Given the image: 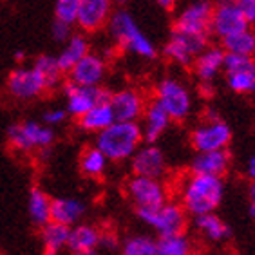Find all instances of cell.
<instances>
[{
	"instance_id": "cell-38",
	"label": "cell",
	"mask_w": 255,
	"mask_h": 255,
	"mask_svg": "<svg viewBox=\"0 0 255 255\" xmlns=\"http://www.w3.org/2000/svg\"><path fill=\"white\" fill-rule=\"evenodd\" d=\"M239 9L243 11V15L246 16V20L254 24L255 22V0H236Z\"/></svg>"
},
{
	"instance_id": "cell-37",
	"label": "cell",
	"mask_w": 255,
	"mask_h": 255,
	"mask_svg": "<svg viewBox=\"0 0 255 255\" xmlns=\"http://www.w3.org/2000/svg\"><path fill=\"white\" fill-rule=\"evenodd\" d=\"M51 33H53V38L56 40V42H67V40L71 38V34H73V25L64 22V20L54 18Z\"/></svg>"
},
{
	"instance_id": "cell-30",
	"label": "cell",
	"mask_w": 255,
	"mask_h": 255,
	"mask_svg": "<svg viewBox=\"0 0 255 255\" xmlns=\"http://www.w3.org/2000/svg\"><path fill=\"white\" fill-rule=\"evenodd\" d=\"M221 47L226 53L246 54V56H255V31L246 27L243 31L226 36L221 40Z\"/></svg>"
},
{
	"instance_id": "cell-16",
	"label": "cell",
	"mask_w": 255,
	"mask_h": 255,
	"mask_svg": "<svg viewBox=\"0 0 255 255\" xmlns=\"http://www.w3.org/2000/svg\"><path fill=\"white\" fill-rule=\"evenodd\" d=\"M107 74V62L102 54L89 51L84 58L78 60L67 71L69 82L78 85H102Z\"/></svg>"
},
{
	"instance_id": "cell-24",
	"label": "cell",
	"mask_w": 255,
	"mask_h": 255,
	"mask_svg": "<svg viewBox=\"0 0 255 255\" xmlns=\"http://www.w3.org/2000/svg\"><path fill=\"white\" fill-rule=\"evenodd\" d=\"M116 122L113 113V107L109 102L96 103L94 107H91L85 114H82L78 118V125L82 130L85 132L98 134L100 130H103L105 127H109L111 123Z\"/></svg>"
},
{
	"instance_id": "cell-12",
	"label": "cell",
	"mask_w": 255,
	"mask_h": 255,
	"mask_svg": "<svg viewBox=\"0 0 255 255\" xmlns=\"http://www.w3.org/2000/svg\"><path fill=\"white\" fill-rule=\"evenodd\" d=\"M65 109L73 118L78 120L96 103H103L111 100V91L102 85H78L67 82L64 87Z\"/></svg>"
},
{
	"instance_id": "cell-15",
	"label": "cell",
	"mask_w": 255,
	"mask_h": 255,
	"mask_svg": "<svg viewBox=\"0 0 255 255\" xmlns=\"http://www.w3.org/2000/svg\"><path fill=\"white\" fill-rule=\"evenodd\" d=\"M111 107H113L116 122H137L141 120L143 111L147 107V100L137 89L125 87L111 93Z\"/></svg>"
},
{
	"instance_id": "cell-46",
	"label": "cell",
	"mask_w": 255,
	"mask_h": 255,
	"mask_svg": "<svg viewBox=\"0 0 255 255\" xmlns=\"http://www.w3.org/2000/svg\"><path fill=\"white\" fill-rule=\"evenodd\" d=\"M254 24H255V22H254Z\"/></svg>"
},
{
	"instance_id": "cell-1",
	"label": "cell",
	"mask_w": 255,
	"mask_h": 255,
	"mask_svg": "<svg viewBox=\"0 0 255 255\" xmlns=\"http://www.w3.org/2000/svg\"><path fill=\"white\" fill-rule=\"evenodd\" d=\"M225 199L223 177L190 172L179 183V203L188 216L197 217L216 212Z\"/></svg>"
},
{
	"instance_id": "cell-25",
	"label": "cell",
	"mask_w": 255,
	"mask_h": 255,
	"mask_svg": "<svg viewBox=\"0 0 255 255\" xmlns=\"http://www.w3.org/2000/svg\"><path fill=\"white\" fill-rule=\"evenodd\" d=\"M69 230L71 226H65L62 223L49 221L42 226V246H44L45 255H60L64 250H67L69 243Z\"/></svg>"
},
{
	"instance_id": "cell-3",
	"label": "cell",
	"mask_w": 255,
	"mask_h": 255,
	"mask_svg": "<svg viewBox=\"0 0 255 255\" xmlns=\"http://www.w3.org/2000/svg\"><path fill=\"white\" fill-rule=\"evenodd\" d=\"M107 27L111 38L114 40V44L118 47L136 54V56H141V58H156V45L152 44V40L148 38L147 34L139 29L136 18L127 9L114 11L107 22Z\"/></svg>"
},
{
	"instance_id": "cell-11",
	"label": "cell",
	"mask_w": 255,
	"mask_h": 255,
	"mask_svg": "<svg viewBox=\"0 0 255 255\" xmlns=\"http://www.w3.org/2000/svg\"><path fill=\"white\" fill-rule=\"evenodd\" d=\"M225 73L226 85L236 94L255 93V56L226 53L225 54Z\"/></svg>"
},
{
	"instance_id": "cell-41",
	"label": "cell",
	"mask_w": 255,
	"mask_h": 255,
	"mask_svg": "<svg viewBox=\"0 0 255 255\" xmlns=\"http://www.w3.org/2000/svg\"><path fill=\"white\" fill-rule=\"evenodd\" d=\"M156 4L159 5V7H163V9H174V5H176V0H156Z\"/></svg>"
},
{
	"instance_id": "cell-9",
	"label": "cell",
	"mask_w": 255,
	"mask_h": 255,
	"mask_svg": "<svg viewBox=\"0 0 255 255\" xmlns=\"http://www.w3.org/2000/svg\"><path fill=\"white\" fill-rule=\"evenodd\" d=\"M125 194L128 201L136 206V210H150L168 201L167 185L163 183V179H157V177L132 174V177L125 183Z\"/></svg>"
},
{
	"instance_id": "cell-32",
	"label": "cell",
	"mask_w": 255,
	"mask_h": 255,
	"mask_svg": "<svg viewBox=\"0 0 255 255\" xmlns=\"http://www.w3.org/2000/svg\"><path fill=\"white\" fill-rule=\"evenodd\" d=\"M194 246L192 241L181 234H172V236H163L157 239V254L156 255H192Z\"/></svg>"
},
{
	"instance_id": "cell-22",
	"label": "cell",
	"mask_w": 255,
	"mask_h": 255,
	"mask_svg": "<svg viewBox=\"0 0 255 255\" xmlns=\"http://www.w3.org/2000/svg\"><path fill=\"white\" fill-rule=\"evenodd\" d=\"M87 214V205L76 197H56L51 203V221L74 226L82 223Z\"/></svg>"
},
{
	"instance_id": "cell-39",
	"label": "cell",
	"mask_w": 255,
	"mask_h": 255,
	"mask_svg": "<svg viewBox=\"0 0 255 255\" xmlns=\"http://www.w3.org/2000/svg\"><path fill=\"white\" fill-rule=\"evenodd\" d=\"M248 208H250V216L255 217V179L248 187Z\"/></svg>"
},
{
	"instance_id": "cell-40",
	"label": "cell",
	"mask_w": 255,
	"mask_h": 255,
	"mask_svg": "<svg viewBox=\"0 0 255 255\" xmlns=\"http://www.w3.org/2000/svg\"><path fill=\"white\" fill-rule=\"evenodd\" d=\"M246 176L250 177V181L255 179V154L248 159V163H246Z\"/></svg>"
},
{
	"instance_id": "cell-8",
	"label": "cell",
	"mask_w": 255,
	"mask_h": 255,
	"mask_svg": "<svg viewBox=\"0 0 255 255\" xmlns=\"http://www.w3.org/2000/svg\"><path fill=\"white\" fill-rule=\"evenodd\" d=\"M208 36L210 34L192 33V31L172 27L170 38L163 47V56L172 64L188 67L197 54L208 47Z\"/></svg>"
},
{
	"instance_id": "cell-4",
	"label": "cell",
	"mask_w": 255,
	"mask_h": 255,
	"mask_svg": "<svg viewBox=\"0 0 255 255\" xmlns=\"http://www.w3.org/2000/svg\"><path fill=\"white\" fill-rule=\"evenodd\" d=\"M7 143L15 152L42 154L49 150V147L54 143V130L45 123L25 120V122L13 123L7 128Z\"/></svg>"
},
{
	"instance_id": "cell-29",
	"label": "cell",
	"mask_w": 255,
	"mask_h": 255,
	"mask_svg": "<svg viewBox=\"0 0 255 255\" xmlns=\"http://www.w3.org/2000/svg\"><path fill=\"white\" fill-rule=\"evenodd\" d=\"M89 51H91V44H89V40L85 38L84 34H71V38L65 42V47L56 56L62 71L67 73L69 69L73 67L78 60L84 58Z\"/></svg>"
},
{
	"instance_id": "cell-35",
	"label": "cell",
	"mask_w": 255,
	"mask_h": 255,
	"mask_svg": "<svg viewBox=\"0 0 255 255\" xmlns=\"http://www.w3.org/2000/svg\"><path fill=\"white\" fill-rule=\"evenodd\" d=\"M120 245H122V241H120L118 236L113 234V232H102V234H100L98 250L105 252V254H114L116 250H120Z\"/></svg>"
},
{
	"instance_id": "cell-20",
	"label": "cell",
	"mask_w": 255,
	"mask_h": 255,
	"mask_svg": "<svg viewBox=\"0 0 255 255\" xmlns=\"http://www.w3.org/2000/svg\"><path fill=\"white\" fill-rule=\"evenodd\" d=\"M230 165H232V156L226 148L205 150V152H196V156L192 157L190 172L205 174V176L223 177L228 172Z\"/></svg>"
},
{
	"instance_id": "cell-36",
	"label": "cell",
	"mask_w": 255,
	"mask_h": 255,
	"mask_svg": "<svg viewBox=\"0 0 255 255\" xmlns=\"http://www.w3.org/2000/svg\"><path fill=\"white\" fill-rule=\"evenodd\" d=\"M67 109H47L42 114V123L49 125V127H56V125H62L67 120Z\"/></svg>"
},
{
	"instance_id": "cell-14",
	"label": "cell",
	"mask_w": 255,
	"mask_h": 255,
	"mask_svg": "<svg viewBox=\"0 0 255 255\" xmlns=\"http://www.w3.org/2000/svg\"><path fill=\"white\" fill-rule=\"evenodd\" d=\"M130 170L136 176L163 179V176L167 174V156L156 143L139 145V148L130 157Z\"/></svg>"
},
{
	"instance_id": "cell-42",
	"label": "cell",
	"mask_w": 255,
	"mask_h": 255,
	"mask_svg": "<svg viewBox=\"0 0 255 255\" xmlns=\"http://www.w3.org/2000/svg\"><path fill=\"white\" fill-rule=\"evenodd\" d=\"M15 60H16V62H20V60H24V53H22V51L15 53Z\"/></svg>"
},
{
	"instance_id": "cell-23",
	"label": "cell",
	"mask_w": 255,
	"mask_h": 255,
	"mask_svg": "<svg viewBox=\"0 0 255 255\" xmlns=\"http://www.w3.org/2000/svg\"><path fill=\"white\" fill-rule=\"evenodd\" d=\"M100 234L96 226L87 225V223H78L71 226L69 230V243L67 250L71 254H87V252H98Z\"/></svg>"
},
{
	"instance_id": "cell-31",
	"label": "cell",
	"mask_w": 255,
	"mask_h": 255,
	"mask_svg": "<svg viewBox=\"0 0 255 255\" xmlns=\"http://www.w3.org/2000/svg\"><path fill=\"white\" fill-rule=\"evenodd\" d=\"M157 239L147 234H132L120 245V255H156Z\"/></svg>"
},
{
	"instance_id": "cell-44",
	"label": "cell",
	"mask_w": 255,
	"mask_h": 255,
	"mask_svg": "<svg viewBox=\"0 0 255 255\" xmlns=\"http://www.w3.org/2000/svg\"><path fill=\"white\" fill-rule=\"evenodd\" d=\"M221 255H236V254H232V252H225V254H221Z\"/></svg>"
},
{
	"instance_id": "cell-26",
	"label": "cell",
	"mask_w": 255,
	"mask_h": 255,
	"mask_svg": "<svg viewBox=\"0 0 255 255\" xmlns=\"http://www.w3.org/2000/svg\"><path fill=\"white\" fill-rule=\"evenodd\" d=\"M194 226L196 230L210 243H223L230 237V228L217 216L216 212L210 214H203V216L194 217Z\"/></svg>"
},
{
	"instance_id": "cell-10",
	"label": "cell",
	"mask_w": 255,
	"mask_h": 255,
	"mask_svg": "<svg viewBox=\"0 0 255 255\" xmlns=\"http://www.w3.org/2000/svg\"><path fill=\"white\" fill-rule=\"evenodd\" d=\"M5 91L16 102H33L47 93L49 85L38 69L31 65L13 69L5 82Z\"/></svg>"
},
{
	"instance_id": "cell-45",
	"label": "cell",
	"mask_w": 255,
	"mask_h": 255,
	"mask_svg": "<svg viewBox=\"0 0 255 255\" xmlns=\"http://www.w3.org/2000/svg\"><path fill=\"white\" fill-rule=\"evenodd\" d=\"M120 2H123V0H120Z\"/></svg>"
},
{
	"instance_id": "cell-21",
	"label": "cell",
	"mask_w": 255,
	"mask_h": 255,
	"mask_svg": "<svg viewBox=\"0 0 255 255\" xmlns=\"http://www.w3.org/2000/svg\"><path fill=\"white\" fill-rule=\"evenodd\" d=\"M141 120H143V123H141L143 141H147V143H156L163 134L167 132L172 123L168 113L156 102V100L147 103V107L143 111Z\"/></svg>"
},
{
	"instance_id": "cell-19",
	"label": "cell",
	"mask_w": 255,
	"mask_h": 255,
	"mask_svg": "<svg viewBox=\"0 0 255 255\" xmlns=\"http://www.w3.org/2000/svg\"><path fill=\"white\" fill-rule=\"evenodd\" d=\"M225 54L226 51L223 47H214L208 45L206 49H203L197 54L194 62H192V69L196 78L201 84H214V80L219 76V73H223L225 67Z\"/></svg>"
},
{
	"instance_id": "cell-6",
	"label": "cell",
	"mask_w": 255,
	"mask_h": 255,
	"mask_svg": "<svg viewBox=\"0 0 255 255\" xmlns=\"http://www.w3.org/2000/svg\"><path fill=\"white\" fill-rule=\"evenodd\" d=\"M232 141V128L214 111H206L203 122H199L190 132V143L196 152L226 148Z\"/></svg>"
},
{
	"instance_id": "cell-28",
	"label": "cell",
	"mask_w": 255,
	"mask_h": 255,
	"mask_svg": "<svg viewBox=\"0 0 255 255\" xmlns=\"http://www.w3.org/2000/svg\"><path fill=\"white\" fill-rule=\"evenodd\" d=\"M109 163L111 161L107 159V156L96 145L84 148L80 154V172L89 179H100L105 176Z\"/></svg>"
},
{
	"instance_id": "cell-34",
	"label": "cell",
	"mask_w": 255,
	"mask_h": 255,
	"mask_svg": "<svg viewBox=\"0 0 255 255\" xmlns=\"http://www.w3.org/2000/svg\"><path fill=\"white\" fill-rule=\"evenodd\" d=\"M82 0H56L54 4V18L64 20L67 24H76V15H78Z\"/></svg>"
},
{
	"instance_id": "cell-43",
	"label": "cell",
	"mask_w": 255,
	"mask_h": 255,
	"mask_svg": "<svg viewBox=\"0 0 255 255\" xmlns=\"http://www.w3.org/2000/svg\"><path fill=\"white\" fill-rule=\"evenodd\" d=\"M73 255H98V252H87V254H73Z\"/></svg>"
},
{
	"instance_id": "cell-2",
	"label": "cell",
	"mask_w": 255,
	"mask_h": 255,
	"mask_svg": "<svg viewBox=\"0 0 255 255\" xmlns=\"http://www.w3.org/2000/svg\"><path fill=\"white\" fill-rule=\"evenodd\" d=\"M143 141L141 125L137 122H114L96 134L94 145L109 161L122 163L132 157Z\"/></svg>"
},
{
	"instance_id": "cell-18",
	"label": "cell",
	"mask_w": 255,
	"mask_h": 255,
	"mask_svg": "<svg viewBox=\"0 0 255 255\" xmlns=\"http://www.w3.org/2000/svg\"><path fill=\"white\" fill-rule=\"evenodd\" d=\"M212 9H214V5H212L210 2H206V0L194 2V4L187 5V7L177 15L174 27L192 31V33L210 34Z\"/></svg>"
},
{
	"instance_id": "cell-5",
	"label": "cell",
	"mask_w": 255,
	"mask_h": 255,
	"mask_svg": "<svg viewBox=\"0 0 255 255\" xmlns=\"http://www.w3.org/2000/svg\"><path fill=\"white\" fill-rule=\"evenodd\" d=\"M154 100L168 113L172 122H185L192 114L194 100L188 87L177 78H163L154 87Z\"/></svg>"
},
{
	"instance_id": "cell-27",
	"label": "cell",
	"mask_w": 255,
	"mask_h": 255,
	"mask_svg": "<svg viewBox=\"0 0 255 255\" xmlns=\"http://www.w3.org/2000/svg\"><path fill=\"white\" fill-rule=\"evenodd\" d=\"M51 203L53 199L42 188H31L27 196V212H29V219L33 221V225L42 228L51 221Z\"/></svg>"
},
{
	"instance_id": "cell-33",
	"label": "cell",
	"mask_w": 255,
	"mask_h": 255,
	"mask_svg": "<svg viewBox=\"0 0 255 255\" xmlns=\"http://www.w3.org/2000/svg\"><path fill=\"white\" fill-rule=\"evenodd\" d=\"M33 65L42 73V76H44L47 85H49V91L56 89V85H60L64 71L60 67L56 56H53V54H42V56H38V58L34 60Z\"/></svg>"
},
{
	"instance_id": "cell-17",
	"label": "cell",
	"mask_w": 255,
	"mask_h": 255,
	"mask_svg": "<svg viewBox=\"0 0 255 255\" xmlns=\"http://www.w3.org/2000/svg\"><path fill=\"white\" fill-rule=\"evenodd\" d=\"M113 15L111 0H82L76 15V24L84 33H96L105 27Z\"/></svg>"
},
{
	"instance_id": "cell-13",
	"label": "cell",
	"mask_w": 255,
	"mask_h": 255,
	"mask_svg": "<svg viewBox=\"0 0 255 255\" xmlns=\"http://www.w3.org/2000/svg\"><path fill=\"white\" fill-rule=\"evenodd\" d=\"M246 27H250V22L243 15L236 0H219L214 5L210 18V34L223 40Z\"/></svg>"
},
{
	"instance_id": "cell-7",
	"label": "cell",
	"mask_w": 255,
	"mask_h": 255,
	"mask_svg": "<svg viewBox=\"0 0 255 255\" xmlns=\"http://www.w3.org/2000/svg\"><path fill=\"white\" fill-rule=\"evenodd\" d=\"M137 217L148 228H152L159 237L181 234L187 228L188 221V214L185 212L181 203L174 201H165L150 210H137Z\"/></svg>"
}]
</instances>
